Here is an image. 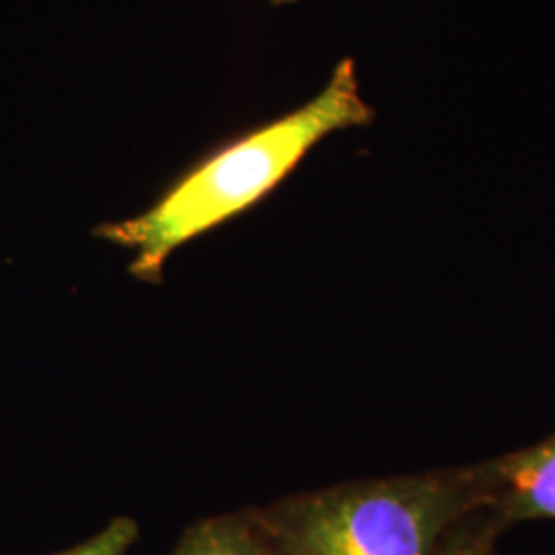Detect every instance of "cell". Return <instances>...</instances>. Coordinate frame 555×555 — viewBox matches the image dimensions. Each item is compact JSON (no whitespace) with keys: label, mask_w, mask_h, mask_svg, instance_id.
<instances>
[{"label":"cell","mask_w":555,"mask_h":555,"mask_svg":"<svg viewBox=\"0 0 555 555\" xmlns=\"http://www.w3.org/2000/svg\"><path fill=\"white\" fill-rule=\"evenodd\" d=\"M486 506L479 463L341 483L258 515L278 555H438L456 522Z\"/></svg>","instance_id":"7a4b0ae2"},{"label":"cell","mask_w":555,"mask_h":555,"mask_svg":"<svg viewBox=\"0 0 555 555\" xmlns=\"http://www.w3.org/2000/svg\"><path fill=\"white\" fill-rule=\"evenodd\" d=\"M373 119L375 107L362 98L357 62L339 60L315 98L220 144L149 210L100 224L93 235L132 251V276L160 282L167 259L181 245L270 196L321 140Z\"/></svg>","instance_id":"6da1fadb"},{"label":"cell","mask_w":555,"mask_h":555,"mask_svg":"<svg viewBox=\"0 0 555 555\" xmlns=\"http://www.w3.org/2000/svg\"><path fill=\"white\" fill-rule=\"evenodd\" d=\"M298 0H272V4H276V7H282V4H295Z\"/></svg>","instance_id":"52a82bcc"},{"label":"cell","mask_w":555,"mask_h":555,"mask_svg":"<svg viewBox=\"0 0 555 555\" xmlns=\"http://www.w3.org/2000/svg\"><path fill=\"white\" fill-rule=\"evenodd\" d=\"M488 506L502 529L531 518H555V433L533 447L481 463Z\"/></svg>","instance_id":"3957f363"},{"label":"cell","mask_w":555,"mask_h":555,"mask_svg":"<svg viewBox=\"0 0 555 555\" xmlns=\"http://www.w3.org/2000/svg\"><path fill=\"white\" fill-rule=\"evenodd\" d=\"M140 535L139 522L130 516H116L98 535L54 555H128Z\"/></svg>","instance_id":"8992f818"},{"label":"cell","mask_w":555,"mask_h":555,"mask_svg":"<svg viewBox=\"0 0 555 555\" xmlns=\"http://www.w3.org/2000/svg\"><path fill=\"white\" fill-rule=\"evenodd\" d=\"M171 555H278L259 515H219L192 525Z\"/></svg>","instance_id":"277c9868"},{"label":"cell","mask_w":555,"mask_h":555,"mask_svg":"<svg viewBox=\"0 0 555 555\" xmlns=\"http://www.w3.org/2000/svg\"><path fill=\"white\" fill-rule=\"evenodd\" d=\"M502 531L500 522L486 508L465 516L444 537L438 555H498L494 541Z\"/></svg>","instance_id":"5b68a950"}]
</instances>
